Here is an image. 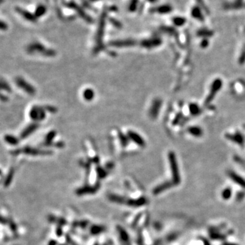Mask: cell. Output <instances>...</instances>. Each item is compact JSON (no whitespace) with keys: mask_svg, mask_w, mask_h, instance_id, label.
<instances>
[{"mask_svg":"<svg viewBox=\"0 0 245 245\" xmlns=\"http://www.w3.org/2000/svg\"><path fill=\"white\" fill-rule=\"evenodd\" d=\"M27 51L29 53H42L44 55H46L48 57H51V56H54L55 55V52L53 50L48 49L46 48L44 46L41 44L39 42H34L32 43L27 48Z\"/></svg>","mask_w":245,"mask_h":245,"instance_id":"6da1fadb","label":"cell"},{"mask_svg":"<svg viewBox=\"0 0 245 245\" xmlns=\"http://www.w3.org/2000/svg\"><path fill=\"white\" fill-rule=\"evenodd\" d=\"M65 6L69 8H72V9L73 10H75L78 15H79L80 17H82L85 21L89 23H93V18H91L90 16H89L88 14L83 10L81 7H80V6H78V4H76L74 1H71L69 2H66V3H65Z\"/></svg>","mask_w":245,"mask_h":245,"instance_id":"7a4b0ae2","label":"cell"},{"mask_svg":"<svg viewBox=\"0 0 245 245\" xmlns=\"http://www.w3.org/2000/svg\"><path fill=\"white\" fill-rule=\"evenodd\" d=\"M107 16V12H103V13L101 14L100 16V19H99V27L98 30H97V36H96V40H97V51H99V49H100V46H101V41H102V37L103 36V31H104V27H105V24H106V18Z\"/></svg>","mask_w":245,"mask_h":245,"instance_id":"3957f363","label":"cell"},{"mask_svg":"<svg viewBox=\"0 0 245 245\" xmlns=\"http://www.w3.org/2000/svg\"><path fill=\"white\" fill-rule=\"evenodd\" d=\"M45 108L42 106H34L30 112L31 119L34 121H42L46 117Z\"/></svg>","mask_w":245,"mask_h":245,"instance_id":"277c9868","label":"cell"},{"mask_svg":"<svg viewBox=\"0 0 245 245\" xmlns=\"http://www.w3.org/2000/svg\"><path fill=\"white\" fill-rule=\"evenodd\" d=\"M15 82L16 84L18 85V87L23 89L24 91H25L27 93H29L30 95H34L35 93H36V90H35L34 87L32 86L30 83H28L23 78H16Z\"/></svg>","mask_w":245,"mask_h":245,"instance_id":"5b68a950","label":"cell"},{"mask_svg":"<svg viewBox=\"0 0 245 245\" xmlns=\"http://www.w3.org/2000/svg\"><path fill=\"white\" fill-rule=\"evenodd\" d=\"M16 12H17L20 15H21L25 19L29 20V21L32 23H36L37 20L36 16L35 14H33L29 11H27L26 10H24L23 8H21L20 7H16L15 8Z\"/></svg>","mask_w":245,"mask_h":245,"instance_id":"8992f818","label":"cell"},{"mask_svg":"<svg viewBox=\"0 0 245 245\" xmlns=\"http://www.w3.org/2000/svg\"><path fill=\"white\" fill-rule=\"evenodd\" d=\"M135 44V42L133 40H113L110 42V45L115 47H125L132 46Z\"/></svg>","mask_w":245,"mask_h":245,"instance_id":"52a82bcc","label":"cell"},{"mask_svg":"<svg viewBox=\"0 0 245 245\" xmlns=\"http://www.w3.org/2000/svg\"><path fill=\"white\" fill-rule=\"evenodd\" d=\"M37 128H38V125L36 124H32L30 125V126L27 127L23 130V132L21 133V138H25L28 137L29 135H30L32 133L34 132Z\"/></svg>","mask_w":245,"mask_h":245,"instance_id":"ba28073f","label":"cell"},{"mask_svg":"<svg viewBox=\"0 0 245 245\" xmlns=\"http://www.w3.org/2000/svg\"><path fill=\"white\" fill-rule=\"evenodd\" d=\"M127 136L130 137L132 140H134V142L137 143L138 144L142 145V146L144 144V140H143V139L141 138L140 136H139L138 134H136V133L132 132V131H130V132H129Z\"/></svg>","mask_w":245,"mask_h":245,"instance_id":"9c48e42d","label":"cell"},{"mask_svg":"<svg viewBox=\"0 0 245 245\" xmlns=\"http://www.w3.org/2000/svg\"><path fill=\"white\" fill-rule=\"evenodd\" d=\"M46 12V6L40 4V5L37 6L34 14L36 16V18H38L41 17L44 14H45Z\"/></svg>","mask_w":245,"mask_h":245,"instance_id":"30bf717a","label":"cell"},{"mask_svg":"<svg viewBox=\"0 0 245 245\" xmlns=\"http://www.w3.org/2000/svg\"><path fill=\"white\" fill-rule=\"evenodd\" d=\"M83 97L87 101H90L91 99H93V97H94V92L92 89H87L86 90L84 91L83 93Z\"/></svg>","mask_w":245,"mask_h":245,"instance_id":"8fae6325","label":"cell"},{"mask_svg":"<svg viewBox=\"0 0 245 245\" xmlns=\"http://www.w3.org/2000/svg\"><path fill=\"white\" fill-rule=\"evenodd\" d=\"M4 138H5V141H6V142L9 143L10 144L14 145L18 144V139L15 138L14 136H12V135H6L4 137Z\"/></svg>","mask_w":245,"mask_h":245,"instance_id":"7c38bea8","label":"cell"},{"mask_svg":"<svg viewBox=\"0 0 245 245\" xmlns=\"http://www.w3.org/2000/svg\"><path fill=\"white\" fill-rule=\"evenodd\" d=\"M138 0H131L130 4H129L128 10L131 12H134L136 11L137 6H138Z\"/></svg>","mask_w":245,"mask_h":245,"instance_id":"4fadbf2b","label":"cell"},{"mask_svg":"<svg viewBox=\"0 0 245 245\" xmlns=\"http://www.w3.org/2000/svg\"><path fill=\"white\" fill-rule=\"evenodd\" d=\"M108 20L110 23H111L112 25H113L114 26L116 27L117 28L121 29L122 27V24L121 23V22L116 19V18H113V17H110Z\"/></svg>","mask_w":245,"mask_h":245,"instance_id":"5bb4252c","label":"cell"},{"mask_svg":"<svg viewBox=\"0 0 245 245\" xmlns=\"http://www.w3.org/2000/svg\"><path fill=\"white\" fill-rule=\"evenodd\" d=\"M82 2L83 5H84L86 8H88V9L93 10V11H95V8H93V7H92V6H91L90 4H89L88 3V2H87V0H82Z\"/></svg>","mask_w":245,"mask_h":245,"instance_id":"9a60e30c","label":"cell"},{"mask_svg":"<svg viewBox=\"0 0 245 245\" xmlns=\"http://www.w3.org/2000/svg\"><path fill=\"white\" fill-rule=\"evenodd\" d=\"M168 10H169V8H168V6H163V7L157 8V9H156V11L157 12H161V13H163V12H168Z\"/></svg>","mask_w":245,"mask_h":245,"instance_id":"2e32d148","label":"cell"},{"mask_svg":"<svg viewBox=\"0 0 245 245\" xmlns=\"http://www.w3.org/2000/svg\"><path fill=\"white\" fill-rule=\"evenodd\" d=\"M1 30H6L8 29L7 24H6L5 22H4L3 20L1 22Z\"/></svg>","mask_w":245,"mask_h":245,"instance_id":"e0dca14e","label":"cell"},{"mask_svg":"<svg viewBox=\"0 0 245 245\" xmlns=\"http://www.w3.org/2000/svg\"><path fill=\"white\" fill-rule=\"evenodd\" d=\"M108 10H110V11H112V12H117L118 8H117V6H112L108 8Z\"/></svg>","mask_w":245,"mask_h":245,"instance_id":"ac0fdd59","label":"cell"},{"mask_svg":"<svg viewBox=\"0 0 245 245\" xmlns=\"http://www.w3.org/2000/svg\"><path fill=\"white\" fill-rule=\"evenodd\" d=\"M89 1H91V2H96V1H99V0H89Z\"/></svg>","mask_w":245,"mask_h":245,"instance_id":"d6986e66","label":"cell"},{"mask_svg":"<svg viewBox=\"0 0 245 245\" xmlns=\"http://www.w3.org/2000/svg\"><path fill=\"white\" fill-rule=\"evenodd\" d=\"M149 1H154L155 0H149Z\"/></svg>","mask_w":245,"mask_h":245,"instance_id":"ffe728a7","label":"cell"}]
</instances>
